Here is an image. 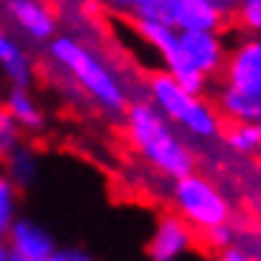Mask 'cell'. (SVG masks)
Returning a JSON list of instances; mask_svg holds the SVG:
<instances>
[{"label":"cell","mask_w":261,"mask_h":261,"mask_svg":"<svg viewBox=\"0 0 261 261\" xmlns=\"http://www.w3.org/2000/svg\"><path fill=\"white\" fill-rule=\"evenodd\" d=\"M239 224H233V219H227V222H219V224H213V227H207V230H202V236H204V244H207L213 253H219V250H224L227 244H233V242H239Z\"/></svg>","instance_id":"cell-18"},{"label":"cell","mask_w":261,"mask_h":261,"mask_svg":"<svg viewBox=\"0 0 261 261\" xmlns=\"http://www.w3.org/2000/svg\"><path fill=\"white\" fill-rule=\"evenodd\" d=\"M224 145L239 156H255L261 148V128L258 122H233L227 130L222 128Z\"/></svg>","instance_id":"cell-15"},{"label":"cell","mask_w":261,"mask_h":261,"mask_svg":"<svg viewBox=\"0 0 261 261\" xmlns=\"http://www.w3.org/2000/svg\"><path fill=\"white\" fill-rule=\"evenodd\" d=\"M134 17L153 20L179 32H190V29L224 32L230 26V20L222 17L207 0H139Z\"/></svg>","instance_id":"cell-5"},{"label":"cell","mask_w":261,"mask_h":261,"mask_svg":"<svg viewBox=\"0 0 261 261\" xmlns=\"http://www.w3.org/2000/svg\"><path fill=\"white\" fill-rule=\"evenodd\" d=\"M0 74L6 77L9 85H23V88H32L34 83V65L32 57L17 40L12 37L3 20H0Z\"/></svg>","instance_id":"cell-11"},{"label":"cell","mask_w":261,"mask_h":261,"mask_svg":"<svg viewBox=\"0 0 261 261\" xmlns=\"http://www.w3.org/2000/svg\"><path fill=\"white\" fill-rule=\"evenodd\" d=\"M219 258H222V261H250V258H253V253H250L242 242H233V244H227L224 250H219Z\"/></svg>","instance_id":"cell-20"},{"label":"cell","mask_w":261,"mask_h":261,"mask_svg":"<svg viewBox=\"0 0 261 261\" xmlns=\"http://www.w3.org/2000/svg\"><path fill=\"white\" fill-rule=\"evenodd\" d=\"M0 261H9V247H6V239L0 236Z\"/></svg>","instance_id":"cell-24"},{"label":"cell","mask_w":261,"mask_h":261,"mask_svg":"<svg viewBox=\"0 0 261 261\" xmlns=\"http://www.w3.org/2000/svg\"><path fill=\"white\" fill-rule=\"evenodd\" d=\"M216 111L222 114V119H230V122H258L261 119V97L222 85L219 99H216Z\"/></svg>","instance_id":"cell-13"},{"label":"cell","mask_w":261,"mask_h":261,"mask_svg":"<svg viewBox=\"0 0 261 261\" xmlns=\"http://www.w3.org/2000/svg\"><path fill=\"white\" fill-rule=\"evenodd\" d=\"M179 46H182L188 63L193 65L199 74L207 80L219 77L227 57V43H224V32H204V29H190V32H179Z\"/></svg>","instance_id":"cell-8"},{"label":"cell","mask_w":261,"mask_h":261,"mask_svg":"<svg viewBox=\"0 0 261 261\" xmlns=\"http://www.w3.org/2000/svg\"><path fill=\"white\" fill-rule=\"evenodd\" d=\"M20 142H23V130H20V125L9 117L6 108L0 105V165H3V159H6Z\"/></svg>","instance_id":"cell-19"},{"label":"cell","mask_w":261,"mask_h":261,"mask_svg":"<svg viewBox=\"0 0 261 261\" xmlns=\"http://www.w3.org/2000/svg\"><path fill=\"white\" fill-rule=\"evenodd\" d=\"M102 6H108L111 12H125V14H134L139 0H99Z\"/></svg>","instance_id":"cell-22"},{"label":"cell","mask_w":261,"mask_h":261,"mask_svg":"<svg viewBox=\"0 0 261 261\" xmlns=\"http://www.w3.org/2000/svg\"><path fill=\"white\" fill-rule=\"evenodd\" d=\"M48 54H51L54 65L60 71L68 74L80 85V91L91 102H97L102 111L108 114L125 111V105L130 102L128 88H125L122 77L108 65V60L99 51L80 43L77 37H57L54 34L48 40Z\"/></svg>","instance_id":"cell-2"},{"label":"cell","mask_w":261,"mask_h":261,"mask_svg":"<svg viewBox=\"0 0 261 261\" xmlns=\"http://www.w3.org/2000/svg\"><path fill=\"white\" fill-rule=\"evenodd\" d=\"M12 23L34 43H48L57 34V17L43 0H6Z\"/></svg>","instance_id":"cell-10"},{"label":"cell","mask_w":261,"mask_h":261,"mask_svg":"<svg viewBox=\"0 0 261 261\" xmlns=\"http://www.w3.org/2000/svg\"><path fill=\"white\" fill-rule=\"evenodd\" d=\"M3 165H6V176L12 179L17 188L32 185L34 179H37V173H40V162H37V156H34V150H29L23 142L3 159Z\"/></svg>","instance_id":"cell-14"},{"label":"cell","mask_w":261,"mask_h":261,"mask_svg":"<svg viewBox=\"0 0 261 261\" xmlns=\"http://www.w3.org/2000/svg\"><path fill=\"white\" fill-rule=\"evenodd\" d=\"M6 247H9V261H51L57 242L51 233L34 224L32 219H14L6 230Z\"/></svg>","instance_id":"cell-9"},{"label":"cell","mask_w":261,"mask_h":261,"mask_svg":"<svg viewBox=\"0 0 261 261\" xmlns=\"http://www.w3.org/2000/svg\"><path fill=\"white\" fill-rule=\"evenodd\" d=\"M122 114L125 134H128L134 150L159 176L179 179L190 170H196V156L190 150V142L179 137V130L148 99H130Z\"/></svg>","instance_id":"cell-1"},{"label":"cell","mask_w":261,"mask_h":261,"mask_svg":"<svg viewBox=\"0 0 261 261\" xmlns=\"http://www.w3.org/2000/svg\"><path fill=\"white\" fill-rule=\"evenodd\" d=\"M3 108L9 111V117L20 125V130H29V134H37V130L46 128V114L40 108V102L32 97L29 88L23 85H12L3 99Z\"/></svg>","instance_id":"cell-12"},{"label":"cell","mask_w":261,"mask_h":261,"mask_svg":"<svg viewBox=\"0 0 261 261\" xmlns=\"http://www.w3.org/2000/svg\"><path fill=\"white\" fill-rule=\"evenodd\" d=\"M196 247V230L185 222L182 216L173 213L159 216L153 236L148 242V255L153 261H179Z\"/></svg>","instance_id":"cell-7"},{"label":"cell","mask_w":261,"mask_h":261,"mask_svg":"<svg viewBox=\"0 0 261 261\" xmlns=\"http://www.w3.org/2000/svg\"><path fill=\"white\" fill-rule=\"evenodd\" d=\"M219 77L227 88L261 97V40L255 34H244L239 46L227 48Z\"/></svg>","instance_id":"cell-6"},{"label":"cell","mask_w":261,"mask_h":261,"mask_svg":"<svg viewBox=\"0 0 261 261\" xmlns=\"http://www.w3.org/2000/svg\"><path fill=\"white\" fill-rule=\"evenodd\" d=\"M51 261H91L88 250H74V247H57Z\"/></svg>","instance_id":"cell-21"},{"label":"cell","mask_w":261,"mask_h":261,"mask_svg":"<svg viewBox=\"0 0 261 261\" xmlns=\"http://www.w3.org/2000/svg\"><path fill=\"white\" fill-rule=\"evenodd\" d=\"M17 199L20 188L6 176V170H0V236H6L9 224L17 219Z\"/></svg>","instance_id":"cell-16"},{"label":"cell","mask_w":261,"mask_h":261,"mask_svg":"<svg viewBox=\"0 0 261 261\" xmlns=\"http://www.w3.org/2000/svg\"><path fill=\"white\" fill-rule=\"evenodd\" d=\"M210 6L216 9V12L222 14V17H233V9H236V3H239V0H207Z\"/></svg>","instance_id":"cell-23"},{"label":"cell","mask_w":261,"mask_h":261,"mask_svg":"<svg viewBox=\"0 0 261 261\" xmlns=\"http://www.w3.org/2000/svg\"><path fill=\"white\" fill-rule=\"evenodd\" d=\"M230 20H236L244 34H258V29H261V0H239Z\"/></svg>","instance_id":"cell-17"},{"label":"cell","mask_w":261,"mask_h":261,"mask_svg":"<svg viewBox=\"0 0 261 261\" xmlns=\"http://www.w3.org/2000/svg\"><path fill=\"white\" fill-rule=\"evenodd\" d=\"M170 202H173V210L182 216L196 233H202V230L213 227L219 222L233 219V204L227 202V196L216 188L207 176L196 173V170L173 179Z\"/></svg>","instance_id":"cell-4"},{"label":"cell","mask_w":261,"mask_h":261,"mask_svg":"<svg viewBox=\"0 0 261 261\" xmlns=\"http://www.w3.org/2000/svg\"><path fill=\"white\" fill-rule=\"evenodd\" d=\"M148 99L173 128L188 139H199V142H210V139L222 137L224 119L216 111V105L210 102L204 94L188 91L185 85L165 71H156L148 77Z\"/></svg>","instance_id":"cell-3"}]
</instances>
